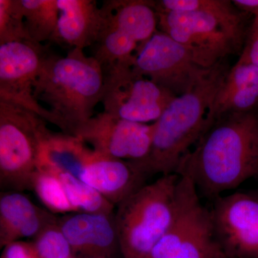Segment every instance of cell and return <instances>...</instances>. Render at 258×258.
I'll return each mask as SVG.
<instances>
[{
    "mask_svg": "<svg viewBox=\"0 0 258 258\" xmlns=\"http://www.w3.org/2000/svg\"><path fill=\"white\" fill-rule=\"evenodd\" d=\"M175 174L189 176L198 191L214 200L257 176V113H230L214 122L181 158Z\"/></svg>",
    "mask_w": 258,
    "mask_h": 258,
    "instance_id": "1",
    "label": "cell"
},
{
    "mask_svg": "<svg viewBox=\"0 0 258 258\" xmlns=\"http://www.w3.org/2000/svg\"><path fill=\"white\" fill-rule=\"evenodd\" d=\"M104 71L93 56L73 48L66 57L48 54L39 73L34 96L52 115V123L75 137L101 102ZM42 105V104H41Z\"/></svg>",
    "mask_w": 258,
    "mask_h": 258,
    "instance_id": "2",
    "label": "cell"
},
{
    "mask_svg": "<svg viewBox=\"0 0 258 258\" xmlns=\"http://www.w3.org/2000/svg\"><path fill=\"white\" fill-rule=\"evenodd\" d=\"M229 71L225 60L220 61L191 91L175 97L153 123L150 152L137 166L148 176L175 174L181 158L206 131L209 111Z\"/></svg>",
    "mask_w": 258,
    "mask_h": 258,
    "instance_id": "3",
    "label": "cell"
},
{
    "mask_svg": "<svg viewBox=\"0 0 258 258\" xmlns=\"http://www.w3.org/2000/svg\"><path fill=\"white\" fill-rule=\"evenodd\" d=\"M197 11L157 12L160 31L188 49L205 69H211L243 45L242 15L232 1L198 0Z\"/></svg>",
    "mask_w": 258,
    "mask_h": 258,
    "instance_id": "4",
    "label": "cell"
},
{
    "mask_svg": "<svg viewBox=\"0 0 258 258\" xmlns=\"http://www.w3.org/2000/svg\"><path fill=\"white\" fill-rule=\"evenodd\" d=\"M179 175H161L117 206L115 225L123 258H148L175 213Z\"/></svg>",
    "mask_w": 258,
    "mask_h": 258,
    "instance_id": "5",
    "label": "cell"
},
{
    "mask_svg": "<svg viewBox=\"0 0 258 258\" xmlns=\"http://www.w3.org/2000/svg\"><path fill=\"white\" fill-rule=\"evenodd\" d=\"M50 132L40 115L0 100V187L3 191L32 190L40 147Z\"/></svg>",
    "mask_w": 258,
    "mask_h": 258,
    "instance_id": "6",
    "label": "cell"
},
{
    "mask_svg": "<svg viewBox=\"0 0 258 258\" xmlns=\"http://www.w3.org/2000/svg\"><path fill=\"white\" fill-rule=\"evenodd\" d=\"M175 213L150 258H228L217 240L211 210L199 198L192 180L179 176Z\"/></svg>",
    "mask_w": 258,
    "mask_h": 258,
    "instance_id": "7",
    "label": "cell"
},
{
    "mask_svg": "<svg viewBox=\"0 0 258 258\" xmlns=\"http://www.w3.org/2000/svg\"><path fill=\"white\" fill-rule=\"evenodd\" d=\"M101 8L104 25L93 56L103 69L134 59L139 49L157 32L154 1L107 0Z\"/></svg>",
    "mask_w": 258,
    "mask_h": 258,
    "instance_id": "8",
    "label": "cell"
},
{
    "mask_svg": "<svg viewBox=\"0 0 258 258\" xmlns=\"http://www.w3.org/2000/svg\"><path fill=\"white\" fill-rule=\"evenodd\" d=\"M134 60L120 61L103 69V112L129 121L154 123L176 96L139 74Z\"/></svg>",
    "mask_w": 258,
    "mask_h": 258,
    "instance_id": "9",
    "label": "cell"
},
{
    "mask_svg": "<svg viewBox=\"0 0 258 258\" xmlns=\"http://www.w3.org/2000/svg\"><path fill=\"white\" fill-rule=\"evenodd\" d=\"M133 68L176 97L191 91L214 67L205 69L184 45L157 31L137 51Z\"/></svg>",
    "mask_w": 258,
    "mask_h": 258,
    "instance_id": "10",
    "label": "cell"
},
{
    "mask_svg": "<svg viewBox=\"0 0 258 258\" xmlns=\"http://www.w3.org/2000/svg\"><path fill=\"white\" fill-rule=\"evenodd\" d=\"M50 53L32 41L0 45V100L23 107L52 123V115L36 101L34 88L44 60Z\"/></svg>",
    "mask_w": 258,
    "mask_h": 258,
    "instance_id": "11",
    "label": "cell"
},
{
    "mask_svg": "<svg viewBox=\"0 0 258 258\" xmlns=\"http://www.w3.org/2000/svg\"><path fill=\"white\" fill-rule=\"evenodd\" d=\"M154 124L120 119L103 112L75 134L100 157L142 164L150 152Z\"/></svg>",
    "mask_w": 258,
    "mask_h": 258,
    "instance_id": "12",
    "label": "cell"
},
{
    "mask_svg": "<svg viewBox=\"0 0 258 258\" xmlns=\"http://www.w3.org/2000/svg\"><path fill=\"white\" fill-rule=\"evenodd\" d=\"M215 233L228 258H258V193L237 192L215 200Z\"/></svg>",
    "mask_w": 258,
    "mask_h": 258,
    "instance_id": "13",
    "label": "cell"
},
{
    "mask_svg": "<svg viewBox=\"0 0 258 258\" xmlns=\"http://www.w3.org/2000/svg\"><path fill=\"white\" fill-rule=\"evenodd\" d=\"M57 223L75 258H113L120 252L115 213L74 212L58 217Z\"/></svg>",
    "mask_w": 258,
    "mask_h": 258,
    "instance_id": "14",
    "label": "cell"
},
{
    "mask_svg": "<svg viewBox=\"0 0 258 258\" xmlns=\"http://www.w3.org/2000/svg\"><path fill=\"white\" fill-rule=\"evenodd\" d=\"M147 178V174L133 163L100 157L93 152L79 179L118 206L143 187Z\"/></svg>",
    "mask_w": 258,
    "mask_h": 258,
    "instance_id": "15",
    "label": "cell"
},
{
    "mask_svg": "<svg viewBox=\"0 0 258 258\" xmlns=\"http://www.w3.org/2000/svg\"><path fill=\"white\" fill-rule=\"evenodd\" d=\"M58 220L55 214L39 208L19 191L0 195V247L23 238H35L47 226Z\"/></svg>",
    "mask_w": 258,
    "mask_h": 258,
    "instance_id": "16",
    "label": "cell"
},
{
    "mask_svg": "<svg viewBox=\"0 0 258 258\" xmlns=\"http://www.w3.org/2000/svg\"><path fill=\"white\" fill-rule=\"evenodd\" d=\"M59 19L55 42L84 50L98 42L104 14L93 0H57Z\"/></svg>",
    "mask_w": 258,
    "mask_h": 258,
    "instance_id": "17",
    "label": "cell"
},
{
    "mask_svg": "<svg viewBox=\"0 0 258 258\" xmlns=\"http://www.w3.org/2000/svg\"><path fill=\"white\" fill-rule=\"evenodd\" d=\"M257 103L258 67L237 61L217 91L209 111L206 131L224 115L252 111Z\"/></svg>",
    "mask_w": 258,
    "mask_h": 258,
    "instance_id": "18",
    "label": "cell"
},
{
    "mask_svg": "<svg viewBox=\"0 0 258 258\" xmlns=\"http://www.w3.org/2000/svg\"><path fill=\"white\" fill-rule=\"evenodd\" d=\"M93 154L92 149L81 139L51 132L40 147L37 170L53 174L68 173L79 178Z\"/></svg>",
    "mask_w": 258,
    "mask_h": 258,
    "instance_id": "19",
    "label": "cell"
},
{
    "mask_svg": "<svg viewBox=\"0 0 258 258\" xmlns=\"http://www.w3.org/2000/svg\"><path fill=\"white\" fill-rule=\"evenodd\" d=\"M25 25L32 42H55L59 19L57 0H20Z\"/></svg>",
    "mask_w": 258,
    "mask_h": 258,
    "instance_id": "20",
    "label": "cell"
},
{
    "mask_svg": "<svg viewBox=\"0 0 258 258\" xmlns=\"http://www.w3.org/2000/svg\"><path fill=\"white\" fill-rule=\"evenodd\" d=\"M55 175L62 183L74 212L102 215L114 214V205L92 186L68 173H57Z\"/></svg>",
    "mask_w": 258,
    "mask_h": 258,
    "instance_id": "21",
    "label": "cell"
},
{
    "mask_svg": "<svg viewBox=\"0 0 258 258\" xmlns=\"http://www.w3.org/2000/svg\"><path fill=\"white\" fill-rule=\"evenodd\" d=\"M32 190L39 200L52 214L74 213L63 186L55 174L37 171L34 178Z\"/></svg>",
    "mask_w": 258,
    "mask_h": 258,
    "instance_id": "22",
    "label": "cell"
},
{
    "mask_svg": "<svg viewBox=\"0 0 258 258\" xmlns=\"http://www.w3.org/2000/svg\"><path fill=\"white\" fill-rule=\"evenodd\" d=\"M28 40L20 0H0V45Z\"/></svg>",
    "mask_w": 258,
    "mask_h": 258,
    "instance_id": "23",
    "label": "cell"
},
{
    "mask_svg": "<svg viewBox=\"0 0 258 258\" xmlns=\"http://www.w3.org/2000/svg\"><path fill=\"white\" fill-rule=\"evenodd\" d=\"M57 221L47 226L33 239L32 244L38 258L74 257L69 241Z\"/></svg>",
    "mask_w": 258,
    "mask_h": 258,
    "instance_id": "24",
    "label": "cell"
},
{
    "mask_svg": "<svg viewBox=\"0 0 258 258\" xmlns=\"http://www.w3.org/2000/svg\"><path fill=\"white\" fill-rule=\"evenodd\" d=\"M238 61L244 63L252 64L258 67V16L254 17L247 43Z\"/></svg>",
    "mask_w": 258,
    "mask_h": 258,
    "instance_id": "25",
    "label": "cell"
},
{
    "mask_svg": "<svg viewBox=\"0 0 258 258\" xmlns=\"http://www.w3.org/2000/svg\"><path fill=\"white\" fill-rule=\"evenodd\" d=\"M1 258H38L32 242L20 240L4 247Z\"/></svg>",
    "mask_w": 258,
    "mask_h": 258,
    "instance_id": "26",
    "label": "cell"
},
{
    "mask_svg": "<svg viewBox=\"0 0 258 258\" xmlns=\"http://www.w3.org/2000/svg\"><path fill=\"white\" fill-rule=\"evenodd\" d=\"M232 3L241 11L258 16V0H234Z\"/></svg>",
    "mask_w": 258,
    "mask_h": 258,
    "instance_id": "27",
    "label": "cell"
},
{
    "mask_svg": "<svg viewBox=\"0 0 258 258\" xmlns=\"http://www.w3.org/2000/svg\"><path fill=\"white\" fill-rule=\"evenodd\" d=\"M256 191H257V192L258 193V189H257V190H256Z\"/></svg>",
    "mask_w": 258,
    "mask_h": 258,
    "instance_id": "28",
    "label": "cell"
},
{
    "mask_svg": "<svg viewBox=\"0 0 258 258\" xmlns=\"http://www.w3.org/2000/svg\"><path fill=\"white\" fill-rule=\"evenodd\" d=\"M257 176H258V174H257Z\"/></svg>",
    "mask_w": 258,
    "mask_h": 258,
    "instance_id": "29",
    "label": "cell"
},
{
    "mask_svg": "<svg viewBox=\"0 0 258 258\" xmlns=\"http://www.w3.org/2000/svg\"><path fill=\"white\" fill-rule=\"evenodd\" d=\"M72 258H75V257H72Z\"/></svg>",
    "mask_w": 258,
    "mask_h": 258,
    "instance_id": "30",
    "label": "cell"
},
{
    "mask_svg": "<svg viewBox=\"0 0 258 258\" xmlns=\"http://www.w3.org/2000/svg\"><path fill=\"white\" fill-rule=\"evenodd\" d=\"M148 258H150V257H148Z\"/></svg>",
    "mask_w": 258,
    "mask_h": 258,
    "instance_id": "31",
    "label": "cell"
}]
</instances>
